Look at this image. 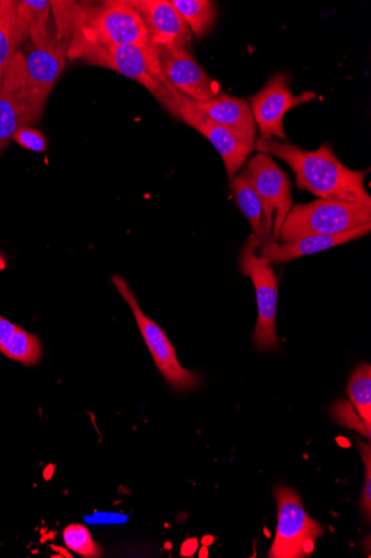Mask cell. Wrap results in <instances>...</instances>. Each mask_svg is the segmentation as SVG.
I'll return each mask as SVG.
<instances>
[{
  "instance_id": "cell-13",
  "label": "cell",
  "mask_w": 371,
  "mask_h": 558,
  "mask_svg": "<svg viewBox=\"0 0 371 558\" xmlns=\"http://www.w3.org/2000/svg\"><path fill=\"white\" fill-rule=\"evenodd\" d=\"M140 14L149 40L157 48H185L191 32L169 0H128Z\"/></svg>"
},
{
  "instance_id": "cell-18",
  "label": "cell",
  "mask_w": 371,
  "mask_h": 558,
  "mask_svg": "<svg viewBox=\"0 0 371 558\" xmlns=\"http://www.w3.org/2000/svg\"><path fill=\"white\" fill-rule=\"evenodd\" d=\"M17 7L14 0H0V74L21 48L16 33Z\"/></svg>"
},
{
  "instance_id": "cell-21",
  "label": "cell",
  "mask_w": 371,
  "mask_h": 558,
  "mask_svg": "<svg viewBox=\"0 0 371 558\" xmlns=\"http://www.w3.org/2000/svg\"><path fill=\"white\" fill-rule=\"evenodd\" d=\"M0 351L8 359L18 362L24 366L37 365L42 356V347L38 337L20 327Z\"/></svg>"
},
{
  "instance_id": "cell-17",
  "label": "cell",
  "mask_w": 371,
  "mask_h": 558,
  "mask_svg": "<svg viewBox=\"0 0 371 558\" xmlns=\"http://www.w3.org/2000/svg\"><path fill=\"white\" fill-rule=\"evenodd\" d=\"M232 190L240 211L244 214L251 227L252 234L263 242L269 241L267 235H264L262 226L261 203L251 182L247 167L240 174L233 179Z\"/></svg>"
},
{
  "instance_id": "cell-23",
  "label": "cell",
  "mask_w": 371,
  "mask_h": 558,
  "mask_svg": "<svg viewBox=\"0 0 371 558\" xmlns=\"http://www.w3.org/2000/svg\"><path fill=\"white\" fill-rule=\"evenodd\" d=\"M331 415L338 425L359 433L368 440L370 439L371 425L356 414L350 401L344 399L335 401L331 408Z\"/></svg>"
},
{
  "instance_id": "cell-8",
  "label": "cell",
  "mask_w": 371,
  "mask_h": 558,
  "mask_svg": "<svg viewBox=\"0 0 371 558\" xmlns=\"http://www.w3.org/2000/svg\"><path fill=\"white\" fill-rule=\"evenodd\" d=\"M262 208L268 240L279 242L281 229L294 206L290 181L272 157L259 154L247 166Z\"/></svg>"
},
{
  "instance_id": "cell-20",
  "label": "cell",
  "mask_w": 371,
  "mask_h": 558,
  "mask_svg": "<svg viewBox=\"0 0 371 558\" xmlns=\"http://www.w3.org/2000/svg\"><path fill=\"white\" fill-rule=\"evenodd\" d=\"M350 403L359 417L371 425V366L360 364L353 375L346 389Z\"/></svg>"
},
{
  "instance_id": "cell-27",
  "label": "cell",
  "mask_w": 371,
  "mask_h": 558,
  "mask_svg": "<svg viewBox=\"0 0 371 558\" xmlns=\"http://www.w3.org/2000/svg\"><path fill=\"white\" fill-rule=\"evenodd\" d=\"M5 268H7V259L2 255V253H0V271H3Z\"/></svg>"
},
{
  "instance_id": "cell-4",
  "label": "cell",
  "mask_w": 371,
  "mask_h": 558,
  "mask_svg": "<svg viewBox=\"0 0 371 558\" xmlns=\"http://www.w3.org/2000/svg\"><path fill=\"white\" fill-rule=\"evenodd\" d=\"M263 243L252 233L246 240L239 256L243 276L253 283L258 307V320L253 332L255 348L258 351L279 350L281 341L276 331L280 282L272 265L256 250Z\"/></svg>"
},
{
  "instance_id": "cell-2",
  "label": "cell",
  "mask_w": 371,
  "mask_h": 558,
  "mask_svg": "<svg viewBox=\"0 0 371 558\" xmlns=\"http://www.w3.org/2000/svg\"><path fill=\"white\" fill-rule=\"evenodd\" d=\"M76 58L83 59L88 64L112 70L141 84L165 110L178 119L176 89L164 77L159 63L158 49L151 43L87 47Z\"/></svg>"
},
{
  "instance_id": "cell-19",
  "label": "cell",
  "mask_w": 371,
  "mask_h": 558,
  "mask_svg": "<svg viewBox=\"0 0 371 558\" xmlns=\"http://www.w3.org/2000/svg\"><path fill=\"white\" fill-rule=\"evenodd\" d=\"M171 3L198 39L213 27L217 17L213 2H209V0H172Z\"/></svg>"
},
{
  "instance_id": "cell-6",
  "label": "cell",
  "mask_w": 371,
  "mask_h": 558,
  "mask_svg": "<svg viewBox=\"0 0 371 558\" xmlns=\"http://www.w3.org/2000/svg\"><path fill=\"white\" fill-rule=\"evenodd\" d=\"M279 521L270 558H302L313 550L314 542L325 534V527L306 512L298 493L286 486L274 489Z\"/></svg>"
},
{
  "instance_id": "cell-7",
  "label": "cell",
  "mask_w": 371,
  "mask_h": 558,
  "mask_svg": "<svg viewBox=\"0 0 371 558\" xmlns=\"http://www.w3.org/2000/svg\"><path fill=\"white\" fill-rule=\"evenodd\" d=\"M112 280L122 298L128 303L158 372L177 391L198 388L201 383L200 376L181 365L176 349L166 332L143 313L127 281L121 276H114Z\"/></svg>"
},
{
  "instance_id": "cell-11",
  "label": "cell",
  "mask_w": 371,
  "mask_h": 558,
  "mask_svg": "<svg viewBox=\"0 0 371 558\" xmlns=\"http://www.w3.org/2000/svg\"><path fill=\"white\" fill-rule=\"evenodd\" d=\"M35 124L27 92L25 64L17 53L0 74V154L24 125Z\"/></svg>"
},
{
  "instance_id": "cell-3",
  "label": "cell",
  "mask_w": 371,
  "mask_h": 558,
  "mask_svg": "<svg viewBox=\"0 0 371 558\" xmlns=\"http://www.w3.org/2000/svg\"><path fill=\"white\" fill-rule=\"evenodd\" d=\"M363 226H371V207L320 198L293 206L279 241L288 243L312 235H335Z\"/></svg>"
},
{
  "instance_id": "cell-22",
  "label": "cell",
  "mask_w": 371,
  "mask_h": 558,
  "mask_svg": "<svg viewBox=\"0 0 371 558\" xmlns=\"http://www.w3.org/2000/svg\"><path fill=\"white\" fill-rule=\"evenodd\" d=\"M65 545L84 557H98L101 554L99 545L92 539L90 532L81 524L67 526L63 532Z\"/></svg>"
},
{
  "instance_id": "cell-10",
  "label": "cell",
  "mask_w": 371,
  "mask_h": 558,
  "mask_svg": "<svg viewBox=\"0 0 371 558\" xmlns=\"http://www.w3.org/2000/svg\"><path fill=\"white\" fill-rule=\"evenodd\" d=\"M178 119L202 134L221 155L228 180L232 182L256 148V141L240 137L226 128L209 120L195 106V100L176 90Z\"/></svg>"
},
{
  "instance_id": "cell-26",
  "label": "cell",
  "mask_w": 371,
  "mask_h": 558,
  "mask_svg": "<svg viewBox=\"0 0 371 558\" xmlns=\"http://www.w3.org/2000/svg\"><path fill=\"white\" fill-rule=\"evenodd\" d=\"M17 326L0 316V349H2L17 330Z\"/></svg>"
},
{
  "instance_id": "cell-16",
  "label": "cell",
  "mask_w": 371,
  "mask_h": 558,
  "mask_svg": "<svg viewBox=\"0 0 371 558\" xmlns=\"http://www.w3.org/2000/svg\"><path fill=\"white\" fill-rule=\"evenodd\" d=\"M51 3L47 0H23L18 2L16 33L20 46L28 41L36 44L50 32L49 12Z\"/></svg>"
},
{
  "instance_id": "cell-9",
  "label": "cell",
  "mask_w": 371,
  "mask_h": 558,
  "mask_svg": "<svg viewBox=\"0 0 371 558\" xmlns=\"http://www.w3.org/2000/svg\"><path fill=\"white\" fill-rule=\"evenodd\" d=\"M286 73L275 74L257 94L249 97L250 109L261 138L287 142L285 116L293 109L307 105L317 97L316 92L294 95Z\"/></svg>"
},
{
  "instance_id": "cell-25",
  "label": "cell",
  "mask_w": 371,
  "mask_h": 558,
  "mask_svg": "<svg viewBox=\"0 0 371 558\" xmlns=\"http://www.w3.org/2000/svg\"><path fill=\"white\" fill-rule=\"evenodd\" d=\"M13 140L22 147L37 151V154H44L47 149L46 137L28 125L21 126L13 135Z\"/></svg>"
},
{
  "instance_id": "cell-24",
  "label": "cell",
  "mask_w": 371,
  "mask_h": 558,
  "mask_svg": "<svg viewBox=\"0 0 371 558\" xmlns=\"http://www.w3.org/2000/svg\"><path fill=\"white\" fill-rule=\"evenodd\" d=\"M364 465V484L359 499V507L363 518L370 523L371 520V449L370 445L356 438Z\"/></svg>"
},
{
  "instance_id": "cell-12",
  "label": "cell",
  "mask_w": 371,
  "mask_h": 558,
  "mask_svg": "<svg viewBox=\"0 0 371 558\" xmlns=\"http://www.w3.org/2000/svg\"><path fill=\"white\" fill-rule=\"evenodd\" d=\"M157 49L163 75L177 92L195 101H208L220 94V85L209 77L186 48Z\"/></svg>"
},
{
  "instance_id": "cell-14",
  "label": "cell",
  "mask_w": 371,
  "mask_h": 558,
  "mask_svg": "<svg viewBox=\"0 0 371 558\" xmlns=\"http://www.w3.org/2000/svg\"><path fill=\"white\" fill-rule=\"evenodd\" d=\"M370 231L371 226H363L335 235H312L283 244L269 240L259 246L260 256L271 265L285 264L357 240Z\"/></svg>"
},
{
  "instance_id": "cell-15",
  "label": "cell",
  "mask_w": 371,
  "mask_h": 558,
  "mask_svg": "<svg viewBox=\"0 0 371 558\" xmlns=\"http://www.w3.org/2000/svg\"><path fill=\"white\" fill-rule=\"evenodd\" d=\"M195 106L209 120L243 138L256 141V123L248 101L244 98L223 92L208 101H195Z\"/></svg>"
},
{
  "instance_id": "cell-5",
  "label": "cell",
  "mask_w": 371,
  "mask_h": 558,
  "mask_svg": "<svg viewBox=\"0 0 371 558\" xmlns=\"http://www.w3.org/2000/svg\"><path fill=\"white\" fill-rule=\"evenodd\" d=\"M71 38L59 37L54 26H51L48 35L39 43L24 44V64L27 83V92L30 111L35 123L40 118L46 100L62 74L69 50Z\"/></svg>"
},
{
  "instance_id": "cell-1",
  "label": "cell",
  "mask_w": 371,
  "mask_h": 558,
  "mask_svg": "<svg viewBox=\"0 0 371 558\" xmlns=\"http://www.w3.org/2000/svg\"><path fill=\"white\" fill-rule=\"evenodd\" d=\"M255 149L287 163L294 171L296 185L300 190L324 199L359 203L371 207V196L364 186L369 170L348 169L338 160L329 144L316 150H306L287 142L260 137Z\"/></svg>"
}]
</instances>
